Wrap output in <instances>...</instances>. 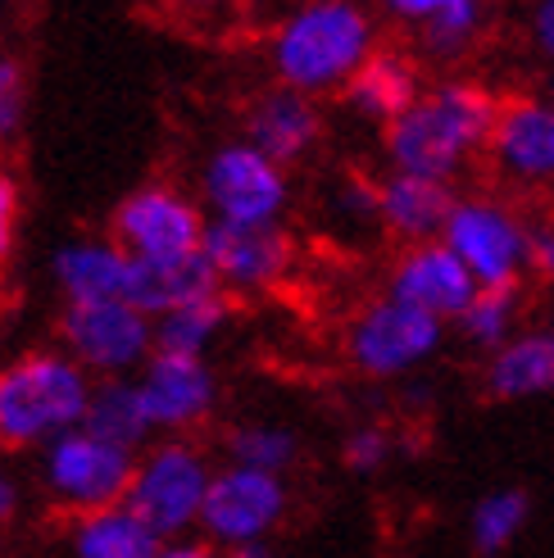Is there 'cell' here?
Listing matches in <instances>:
<instances>
[{
  "mask_svg": "<svg viewBox=\"0 0 554 558\" xmlns=\"http://www.w3.org/2000/svg\"><path fill=\"white\" fill-rule=\"evenodd\" d=\"M82 427H87L92 436H100V440H109V445H119V450H128V454H142V450H150V445L159 440L136 377L96 381Z\"/></svg>",
  "mask_w": 554,
  "mask_h": 558,
  "instance_id": "obj_23",
  "label": "cell"
},
{
  "mask_svg": "<svg viewBox=\"0 0 554 558\" xmlns=\"http://www.w3.org/2000/svg\"><path fill=\"white\" fill-rule=\"evenodd\" d=\"M142 400L150 409V423L159 436H186L191 427H201L214 400H218V377L205 359L191 354H164L155 350L150 364L136 373Z\"/></svg>",
  "mask_w": 554,
  "mask_h": 558,
  "instance_id": "obj_14",
  "label": "cell"
},
{
  "mask_svg": "<svg viewBox=\"0 0 554 558\" xmlns=\"http://www.w3.org/2000/svg\"><path fill=\"white\" fill-rule=\"evenodd\" d=\"M228 314H232V300H228L224 291L209 295V300L186 304V310H178V314H169V318L155 323V350L205 359L209 341L228 327Z\"/></svg>",
  "mask_w": 554,
  "mask_h": 558,
  "instance_id": "obj_26",
  "label": "cell"
},
{
  "mask_svg": "<svg viewBox=\"0 0 554 558\" xmlns=\"http://www.w3.org/2000/svg\"><path fill=\"white\" fill-rule=\"evenodd\" d=\"M201 201L214 214V222L232 228H282V214L291 205L287 169L273 163L251 142H228L205 159L201 173Z\"/></svg>",
  "mask_w": 554,
  "mask_h": 558,
  "instance_id": "obj_9",
  "label": "cell"
},
{
  "mask_svg": "<svg viewBox=\"0 0 554 558\" xmlns=\"http://www.w3.org/2000/svg\"><path fill=\"white\" fill-rule=\"evenodd\" d=\"M323 136V109L318 100L287 92V87H273L251 105V119H245V142L255 150H264L273 163H300L318 146Z\"/></svg>",
  "mask_w": 554,
  "mask_h": 558,
  "instance_id": "obj_20",
  "label": "cell"
},
{
  "mask_svg": "<svg viewBox=\"0 0 554 558\" xmlns=\"http://www.w3.org/2000/svg\"><path fill=\"white\" fill-rule=\"evenodd\" d=\"M19 509V490H14V482L0 472V522H10V513Z\"/></svg>",
  "mask_w": 554,
  "mask_h": 558,
  "instance_id": "obj_36",
  "label": "cell"
},
{
  "mask_svg": "<svg viewBox=\"0 0 554 558\" xmlns=\"http://www.w3.org/2000/svg\"><path fill=\"white\" fill-rule=\"evenodd\" d=\"M423 92H427V82H423L419 54H409L400 46H377L369 54V64L350 77V87L341 96L350 105V114L369 119L386 132L423 100Z\"/></svg>",
  "mask_w": 554,
  "mask_h": 558,
  "instance_id": "obj_17",
  "label": "cell"
},
{
  "mask_svg": "<svg viewBox=\"0 0 554 558\" xmlns=\"http://www.w3.org/2000/svg\"><path fill=\"white\" fill-rule=\"evenodd\" d=\"M545 331H550V337H554V300H550V318H545Z\"/></svg>",
  "mask_w": 554,
  "mask_h": 558,
  "instance_id": "obj_38",
  "label": "cell"
},
{
  "mask_svg": "<svg viewBox=\"0 0 554 558\" xmlns=\"http://www.w3.org/2000/svg\"><path fill=\"white\" fill-rule=\"evenodd\" d=\"M159 558H224L209 541H164Z\"/></svg>",
  "mask_w": 554,
  "mask_h": 558,
  "instance_id": "obj_35",
  "label": "cell"
},
{
  "mask_svg": "<svg viewBox=\"0 0 554 558\" xmlns=\"http://www.w3.org/2000/svg\"><path fill=\"white\" fill-rule=\"evenodd\" d=\"M532 272L545 287H554V214L532 222Z\"/></svg>",
  "mask_w": 554,
  "mask_h": 558,
  "instance_id": "obj_34",
  "label": "cell"
},
{
  "mask_svg": "<svg viewBox=\"0 0 554 558\" xmlns=\"http://www.w3.org/2000/svg\"><path fill=\"white\" fill-rule=\"evenodd\" d=\"M287 505H291V490L282 477L228 463L214 472V486H209L205 513H201V532L224 554L241 549V545H264L277 532V522L287 518Z\"/></svg>",
  "mask_w": 554,
  "mask_h": 558,
  "instance_id": "obj_11",
  "label": "cell"
},
{
  "mask_svg": "<svg viewBox=\"0 0 554 558\" xmlns=\"http://www.w3.org/2000/svg\"><path fill=\"white\" fill-rule=\"evenodd\" d=\"M296 459H300V436L282 423H241L228 432V463H237V468L287 477V468Z\"/></svg>",
  "mask_w": 554,
  "mask_h": 558,
  "instance_id": "obj_28",
  "label": "cell"
},
{
  "mask_svg": "<svg viewBox=\"0 0 554 558\" xmlns=\"http://www.w3.org/2000/svg\"><path fill=\"white\" fill-rule=\"evenodd\" d=\"M478 291L482 287L473 282V272L455 259V250L446 241L405 245L392 272H386V295L441 318L446 327L468 314V304L478 300Z\"/></svg>",
  "mask_w": 554,
  "mask_h": 558,
  "instance_id": "obj_13",
  "label": "cell"
},
{
  "mask_svg": "<svg viewBox=\"0 0 554 558\" xmlns=\"http://www.w3.org/2000/svg\"><path fill=\"white\" fill-rule=\"evenodd\" d=\"M341 459L350 472H359V477H373V472H382L386 463L396 459V436L392 427H382V423H359L346 432L341 440Z\"/></svg>",
  "mask_w": 554,
  "mask_h": 558,
  "instance_id": "obj_29",
  "label": "cell"
},
{
  "mask_svg": "<svg viewBox=\"0 0 554 558\" xmlns=\"http://www.w3.org/2000/svg\"><path fill=\"white\" fill-rule=\"evenodd\" d=\"M455 327H459V337L473 350L495 354L501 345H509L518 331H528V327H522V295H518V287H509V291H478V300L468 304V314Z\"/></svg>",
  "mask_w": 554,
  "mask_h": 558,
  "instance_id": "obj_27",
  "label": "cell"
},
{
  "mask_svg": "<svg viewBox=\"0 0 554 558\" xmlns=\"http://www.w3.org/2000/svg\"><path fill=\"white\" fill-rule=\"evenodd\" d=\"M532 522V495L522 486L486 490L473 509H468V545L482 558H501Z\"/></svg>",
  "mask_w": 554,
  "mask_h": 558,
  "instance_id": "obj_25",
  "label": "cell"
},
{
  "mask_svg": "<svg viewBox=\"0 0 554 558\" xmlns=\"http://www.w3.org/2000/svg\"><path fill=\"white\" fill-rule=\"evenodd\" d=\"M386 14L413 27V46L432 64L468 60L491 33V10L482 0H392Z\"/></svg>",
  "mask_w": 554,
  "mask_h": 558,
  "instance_id": "obj_16",
  "label": "cell"
},
{
  "mask_svg": "<svg viewBox=\"0 0 554 558\" xmlns=\"http://www.w3.org/2000/svg\"><path fill=\"white\" fill-rule=\"evenodd\" d=\"M27 109V73L14 54H0V142H10Z\"/></svg>",
  "mask_w": 554,
  "mask_h": 558,
  "instance_id": "obj_30",
  "label": "cell"
},
{
  "mask_svg": "<svg viewBox=\"0 0 554 558\" xmlns=\"http://www.w3.org/2000/svg\"><path fill=\"white\" fill-rule=\"evenodd\" d=\"M482 386L491 400H505V404L554 396V337L545 327L518 331L509 345L486 354Z\"/></svg>",
  "mask_w": 554,
  "mask_h": 558,
  "instance_id": "obj_22",
  "label": "cell"
},
{
  "mask_svg": "<svg viewBox=\"0 0 554 558\" xmlns=\"http://www.w3.org/2000/svg\"><path fill=\"white\" fill-rule=\"evenodd\" d=\"M441 241L455 250V259L473 272L482 291H509L532 268V218L491 191L459 195Z\"/></svg>",
  "mask_w": 554,
  "mask_h": 558,
  "instance_id": "obj_5",
  "label": "cell"
},
{
  "mask_svg": "<svg viewBox=\"0 0 554 558\" xmlns=\"http://www.w3.org/2000/svg\"><path fill=\"white\" fill-rule=\"evenodd\" d=\"M459 191L450 182L413 178V173H386L377 182V222L400 245H427L446 236V222L455 214Z\"/></svg>",
  "mask_w": 554,
  "mask_h": 558,
  "instance_id": "obj_18",
  "label": "cell"
},
{
  "mask_svg": "<svg viewBox=\"0 0 554 558\" xmlns=\"http://www.w3.org/2000/svg\"><path fill=\"white\" fill-rule=\"evenodd\" d=\"M486 159L518 191H554V100L505 96Z\"/></svg>",
  "mask_w": 554,
  "mask_h": 558,
  "instance_id": "obj_12",
  "label": "cell"
},
{
  "mask_svg": "<svg viewBox=\"0 0 554 558\" xmlns=\"http://www.w3.org/2000/svg\"><path fill=\"white\" fill-rule=\"evenodd\" d=\"M60 341L73 364L96 381L136 377L155 359V318H146L128 300L64 304Z\"/></svg>",
  "mask_w": 554,
  "mask_h": 558,
  "instance_id": "obj_8",
  "label": "cell"
},
{
  "mask_svg": "<svg viewBox=\"0 0 554 558\" xmlns=\"http://www.w3.org/2000/svg\"><path fill=\"white\" fill-rule=\"evenodd\" d=\"M96 377L64 350H33L0 368V450H46L87 417Z\"/></svg>",
  "mask_w": 554,
  "mask_h": 558,
  "instance_id": "obj_3",
  "label": "cell"
},
{
  "mask_svg": "<svg viewBox=\"0 0 554 558\" xmlns=\"http://www.w3.org/2000/svg\"><path fill=\"white\" fill-rule=\"evenodd\" d=\"M501 105L505 96H495L491 82L473 73H450L432 82L423 100L382 132V155L392 163V173H413L455 186L468 163L486 155Z\"/></svg>",
  "mask_w": 554,
  "mask_h": 558,
  "instance_id": "obj_1",
  "label": "cell"
},
{
  "mask_svg": "<svg viewBox=\"0 0 554 558\" xmlns=\"http://www.w3.org/2000/svg\"><path fill=\"white\" fill-rule=\"evenodd\" d=\"M528 41H532V50L541 54V60L554 69V0L532 5V14H528Z\"/></svg>",
  "mask_w": 554,
  "mask_h": 558,
  "instance_id": "obj_33",
  "label": "cell"
},
{
  "mask_svg": "<svg viewBox=\"0 0 554 558\" xmlns=\"http://www.w3.org/2000/svg\"><path fill=\"white\" fill-rule=\"evenodd\" d=\"M218 272L214 264L201 255H186V259H164V264H142L132 259V282H128V304H136L146 318H169L178 310L196 300H209L218 295Z\"/></svg>",
  "mask_w": 554,
  "mask_h": 558,
  "instance_id": "obj_21",
  "label": "cell"
},
{
  "mask_svg": "<svg viewBox=\"0 0 554 558\" xmlns=\"http://www.w3.org/2000/svg\"><path fill=\"white\" fill-rule=\"evenodd\" d=\"M50 277L64 291V304L128 300L132 255L115 236H77L50 255Z\"/></svg>",
  "mask_w": 554,
  "mask_h": 558,
  "instance_id": "obj_19",
  "label": "cell"
},
{
  "mask_svg": "<svg viewBox=\"0 0 554 558\" xmlns=\"http://www.w3.org/2000/svg\"><path fill=\"white\" fill-rule=\"evenodd\" d=\"M205 232H209L205 209L178 186H164V182L128 191L115 205V218H109V236L142 264L201 255Z\"/></svg>",
  "mask_w": 554,
  "mask_h": 558,
  "instance_id": "obj_10",
  "label": "cell"
},
{
  "mask_svg": "<svg viewBox=\"0 0 554 558\" xmlns=\"http://www.w3.org/2000/svg\"><path fill=\"white\" fill-rule=\"evenodd\" d=\"M132 477L136 454L92 436L87 427H77L41 450V490L50 495V505H60L73 518L128 505Z\"/></svg>",
  "mask_w": 554,
  "mask_h": 558,
  "instance_id": "obj_7",
  "label": "cell"
},
{
  "mask_svg": "<svg viewBox=\"0 0 554 558\" xmlns=\"http://www.w3.org/2000/svg\"><path fill=\"white\" fill-rule=\"evenodd\" d=\"M441 345H446V323L413 310V304L392 300L386 291L369 300L346 327L350 368L373 381H396V377L419 373L441 354Z\"/></svg>",
  "mask_w": 554,
  "mask_h": 558,
  "instance_id": "obj_6",
  "label": "cell"
},
{
  "mask_svg": "<svg viewBox=\"0 0 554 558\" xmlns=\"http://www.w3.org/2000/svg\"><path fill=\"white\" fill-rule=\"evenodd\" d=\"M14 232H19V182L0 173V259H10Z\"/></svg>",
  "mask_w": 554,
  "mask_h": 558,
  "instance_id": "obj_32",
  "label": "cell"
},
{
  "mask_svg": "<svg viewBox=\"0 0 554 558\" xmlns=\"http://www.w3.org/2000/svg\"><path fill=\"white\" fill-rule=\"evenodd\" d=\"M545 96L554 100V69H550V82H545Z\"/></svg>",
  "mask_w": 554,
  "mask_h": 558,
  "instance_id": "obj_39",
  "label": "cell"
},
{
  "mask_svg": "<svg viewBox=\"0 0 554 558\" xmlns=\"http://www.w3.org/2000/svg\"><path fill=\"white\" fill-rule=\"evenodd\" d=\"M337 209L350 214V218H377V182H364V178L341 182V191H337Z\"/></svg>",
  "mask_w": 554,
  "mask_h": 558,
  "instance_id": "obj_31",
  "label": "cell"
},
{
  "mask_svg": "<svg viewBox=\"0 0 554 558\" xmlns=\"http://www.w3.org/2000/svg\"><path fill=\"white\" fill-rule=\"evenodd\" d=\"M224 558H277V549L264 541V545H241V549H228Z\"/></svg>",
  "mask_w": 554,
  "mask_h": 558,
  "instance_id": "obj_37",
  "label": "cell"
},
{
  "mask_svg": "<svg viewBox=\"0 0 554 558\" xmlns=\"http://www.w3.org/2000/svg\"><path fill=\"white\" fill-rule=\"evenodd\" d=\"M205 259L214 264L224 291H268L291 272L296 241L282 228H232L209 218Z\"/></svg>",
  "mask_w": 554,
  "mask_h": 558,
  "instance_id": "obj_15",
  "label": "cell"
},
{
  "mask_svg": "<svg viewBox=\"0 0 554 558\" xmlns=\"http://www.w3.org/2000/svg\"><path fill=\"white\" fill-rule=\"evenodd\" d=\"M214 472L218 468L205 459V450L191 436H159L150 450L136 454L128 509L159 541H186L191 526H201Z\"/></svg>",
  "mask_w": 554,
  "mask_h": 558,
  "instance_id": "obj_4",
  "label": "cell"
},
{
  "mask_svg": "<svg viewBox=\"0 0 554 558\" xmlns=\"http://www.w3.org/2000/svg\"><path fill=\"white\" fill-rule=\"evenodd\" d=\"M377 19L354 0H310L296 5L268 37V64L277 87L300 96L346 92L350 77L377 50Z\"/></svg>",
  "mask_w": 554,
  "mask_h": 558,
  "instance_id": "obj_2",
  "label": "cell"
},
{
  "mask_svg": "<svg viewBox=\"0 0 554 558\" xmlns=\"http://www.w3.org/2000/svg\"><path fill=\"white\" fill-rule=\"evenodd\" d=\"M159 549L164 541L128 505L73 518V532H69L73 558H159Z\"/></svg>",
  "mask_w": 554,
  "mask_h": 558,
  "instance_id": "obj_24",
  "label": "cell"
}]
</instances>
